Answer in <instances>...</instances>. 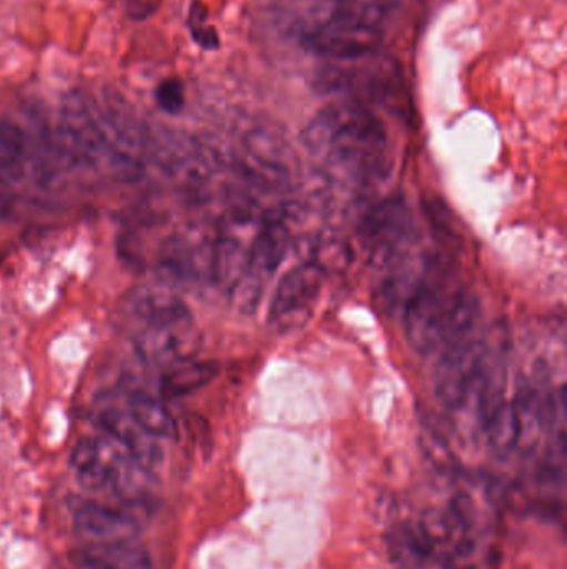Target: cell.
<instances>
[{
    "instance_id": "9",
    "label": "cell",
    "mask_w": 567,
    "mask_h": 569,
    "mask_svg": "<svg viewBox=\"0 0 567 569\" xmlns=\"http://www.w3.org/2000/svg\"><path fill=\"white\" fill-rule=\"evenodd\" d=\"M292 230L286 226L283 217H270L265 229L260 233L252 256H250L249 269L245 276L236 284L232 295H235L236 303L243 310H253L259 303L260 293L266 282L272 279L292 246Z\"/></svg>"
},
{
    "instance_id": "5",
    "label": "cell",
    "mask_w": 567,
    "mask_h": 569,
    "mask_svg": "<svg viewBox=\"0 0 567 569\" xmlns=\"http://www.w3.org/2000/svg\"><path fill=\"white\" fill-rule=\"evenodd\" d=\"M315 87L323 93H345L346 99L360 100L366 106L376 103L402 117H408L412 110L402 70L392 59L376 53L345 62H330L316 73Z\"/></svg>"
},
{
    "instance_id": "10",
    "label": "cell",
    "mask_w": 567,
    "mask_h": 569,
    "mask_svg": "<svg viewBox=\"0 0 567 569\" xmlns=\"http://www.w3.org/2000/svg\"><path fill=\"white\" fill-rule=\"evenodd\" d=\"M200 335L193 318L172 323L142 327L133 338V347L149 367L169 368L180 361L192 360L199 348Z\"/></svg>"
},
{
    "instance_id": "6",
    "label": "cell",
    "mask_w": 567,
    "mask_h": 569,
    "mask_svg": "<svg viewBox=\"0 0 567 569\" xmlns=\"http://www.w3.org/2000/svg\"><path fill=\"white\" fill-rule=\"evenodd\" d=\"M415 217L403 197L372 206L360 220L358 239L369 266L386 270L413 249Z\"/></svg>"
},
{
    "instance_id": "26",
    "label": "cell",
    "mask_w": 567,
    "mask_h": 569,
    "mask_svg": "<svg viewBox=\"0 0 567 569\" xmlns=\"http://www.w3.org/2000/svg\"><path fill=\"white\" fill-rule=\"evenodd\" d=\"M190 30L193 39L203 47V49H216L219 47V36L216 30L206 23V10L202 3L195 2L190 9Z\"/></svg>"
},
{
    "instance_id": "17",
    "label": "cell",
    "mask_w": 567,
    "mask_h": 569,
    "mask_svg": "<svg viewBox=\"0 0 567 569\" xmlns=\"http://www.w3.org/2000/svg\"><path fill=\"white\" fill-rule=\"evenodd\" d=\"M126 410L130 411L136 423L155 438H175L176 421L166 408L162 397L149 391L133 390L126 397Z\"/></svg>"
},
{
    "instance_id": "15",
    "label": "cell",
    "mask_w": 567,
    "mask_h": 569,
    "mask_svg": "<svg viewBox=\"0 0 567 569\" xmlns=\"http://www.w3.org/2000/svg\"><path fill=\"white\" fill-rule=\"evenodd\" d=\"M129 311L142 327L172 323L192 317L170 284H143L129 298Z\"/></svg>"
},
{
    "instance_id": "25",
    "label": "cell",
    "mask_w": 567,
    "mask_h": 569,
    "mask_svg": "<svg viewBox=\"0 0 567 569\" xmlns=\"http://www.w3.org/2000/svg\"><path fill=\"white\" fill-rule=\"evenodd\" d=\"M156 106L170 116H175L185 107V87L179 79H165L155 90Z\"/></svg>"
},
{
    "instance_id": "1",
    "label": "cell",
    "mask_w": 567,
    "mask_h": 569,
    "mask_svg": "<svg viewBox=\"0 0 567 569\" xmlns=\"http://www.w3.org/2000/svg\"><path fill=\"white\" fill-rule=\"evenodd\" d=\"M303 146L342 179L372 186L389 172V137L372 107L355 99L330 102L302 132Z\"/></svg>"
},
{
    "instance_id": "21",
    "label": "cell",
    "mask_w": 567,
    "mask_h": 569,
    "mask_svg": "<svg viewBox=\"0 0 567 569\" xmlns=\"http://www.w3.org/2000/svg\"><path fill=\"white\" fill-rule=\"evenodd\" d=\"M419 448L423 457L438 473L448 475V477L458 473V458L453 453L448 438L439 430L438 425L423 423Z\"/></svg>"
},
{
    "instance_id": "22",
    "label": "cell",
    "mask_w": 567,
    "mask_h": 569,
    "mask_svg": "<svg viewBox=\"0 0 567 569\" xmlns=\"http://www.w3.org/2000/svg\"><path fill=\"white\" fill-rule=\"evenodd\" d=\"M393 555L403 563H419L426 560L433 553L435 548L432 547L422 528H399L395 531V538L392 541Z\"/></svg>"
},
{
    "instance_id": "14",
    "label": "cell",
    "mask_w": 567,
    "mask_h": 569,
    "mask_svg": "<svg viewBox=\"0 0 567 569\" xmlns=\"http://www.w3.org/2000/svg\"><path fill=\"white\" fill-rule=\"evenodd\" d=\"M75 527L92 543L135 540L140 531L135 515L100 503L82 505L75 513Z\"/></svg>"
},
{
    "instance_id": "11",
    "label": "cell",
    "mask_w": 567,
    "mask_h": 569,
    "mask_svg": "<svg viewBox=\"0 0 567 569\" xmlns=\"http://www.w3.org/2000/svg\"><path fill=\"white\" fill-rule=\"evenodd\" d=\"M97 112L109 146L120 156L143 167L149 136L136 119L132 106L119 93L105 92L103 102H97Z\"/></svg>"
},
{
    "instance_id": "29",
    "label": "cell",
    "mask_w": 567,
    "mask_h": 569,
    "mask_svg": "<svg viewBox=\"0 0 567 569\" xmlns=\"http://www.w3.org/2000/svg\"><path fill=\"white\" fill-rule=\"evenodd\" d=\"M10 207H12V202H10L9 187L0 182V219L9 216Z\"/></svg>"
},
{
    "instance_id": "2",
    "label": "cell",
    "mask_w": 567,
    "mask_h": 569,
    "mask_svg": "<svg viewBox=\"0 0 567 569\" xmlns=\"http://www.w3.org/2000/svg\"><path fill=\"white\" fill-rule=\"evenodd\" d=\"M389 0H330L300 10L293 33L300 46L330 62L378 52Z\"/></svg>"
},
{
    "instance_id": "12",
    "label": "cell",
    "mask_w": 567,
    "mask_h": 569,
    "mask_svg": "<svg viewBox=\"0 0 567 569\" xmlns=\"http://www.w3.org/2000/svg\"><path fill=\"white\" fill-rule=\"evenodd\" d=\"M97 423L109 437H112L117 443L125 448L133 461L145 470H153L162 463V448L159 445V438L146 433L135 418L130 415L126 407L105 403L99 405L95 411Z\"/></svg>"
},
{
    "instance_id": "28",
    "label": "cell",
    "mask_w": 567,
    "mask_h": 569,
    "mask_svg": "<svg viewBox=\"0 0 567 569\" xmlns=\"http://www.w3.org/2000/svg\"><path fill=\"white\" fill-rule=\"evenodd\" d=\"M449 513L456 518L465 530H469L476 523V508L473 498L468 493H458L452 501Z\"/></svg>"
},
{
    "instance_id": "3",
    "label": "cell",
    "mask_w": 567,
    "mask_h": 569,
    "mask_svg": "<svg viewBox=\"0 0 567 569\" xmlns=\"http://www.w3.org/2000/svg\"><path fill=\"white\" fill-rule=\"evenodd\" d=\"M479 313L476 295L439 272L403 310L406 338L418 353L442 355L473 337Z\"/></svg>"
},
{
    "instance_id": "20",
    "label": "cell",
    "mask_w": 567,
    "mask_h": 569,
    "mask_svg": "<svg viewBox=\"0 0 567 569\" xmlns=\"http://www.w3.org/2000/svg\"><path fill=\"white\" fill-rule=\"evenodd\" d=\"M486 437L489 447L498 455H506L518 447L519 428L516 418L515 405L512 401L502 400L498 407L492 411L485 421Z\"/></svg>"
},
{
    "instance_id": "7",
    "label": "cell",
    "mask_w": 567,
    "mask_h": 569,
    "mask_svg": "<svg viewBox=\"0 0 567 569\" xmlns=\"http://www.w3.org/2000/svg\"><path fill=\"white\" fill-rule=\"evenodd\" d=\"M326 270L320 263H300L293 267L276 287L270 303L269 321L275 330L286 331L308 320L322 295Z\"/></svg>"
},
{
    "instance_id": "8",
    "label": "cell",
    "mask_w": 567,
    "mask_h": 569,
    "mask_svg": "<svg viewBox=\"0 0 567 569\" xmlns=\"http://www.w3.org/2000/svg\"><path fill=\"white\" fill-rule=\"evenodd\" d=\"M488 347L485 341L469 337L438 355L433 383L443 407L456 411L468 397L485 368Z\"/></svg>"
},
{
    "instance_id": "23",
    "label": "cell",
    "mask_w": 567,
    "mask_h": 569,
    "mask_svg": "<svg viewBox=\"0 0 567 569\" xmlns=\"http://www.w3.org/2000/svg\"><path fill=\"white\" fill-rule=\"evenodd\" d=\"M456 527H462V525L456 521L452 513H445L442 510L425 511L422 521H419V528H422L423 535L433 548L448 545L455 538Z\"/></svg>"
},
{
    "instance_id": "24",
    "label": "cell",
    "mask_w": 567,
    "mask_h": 569,
    "mask_svg": "<svg viewBox=\"0 0 567 569\" xmlns=\"http://www.w3.org/2000/svg\"><path fill=\"white\" fill-rule=\"evenodd\" d=\"M77 481L83 490L102 491L107 488L113 487L119 480V473L112 465L103 461L100 457L93 463L87 465L82 470H77Z\"/></svg>"
},
{
    "instance_id": "19",
    "label": "cell",
    "mask_w": 567,
    "mask_h": 569,
    "mask_svg": "<svg viewBox=\"0 0 567 569\" xmlns=\"http://www.w3.org/2000/svg\"><path fill=\"white\" fill-rule=\"evenodd\" d=\"M29 146L19 127L0 120V182L10 187L27 173Z\"/></svg>"
},
{
    "instance_id": "16",
    "label": "cell",
    "mask_w": 567,
    "mask_h": 569,
    "mask_svg": "<svg viewBox=\"0 0 567 569\" xmlns=\"http://www.w3.org/2000/svg\"><path fill=\"white\" fill-rule=\"evenodd\" d=\"M87 569H152L149 553L135 540L92 543L77 555Z\"/></svg>"
},
{
    "instance_id": "18",
    "label": "cell",
    "mask_w": 567,
    "mask_h": 569,
    "mask_svg": "<svg viewBox=\"0 0 567 569\" xmlns=\"http://www.w3.org/2000/svg\"><path fill=\"white\" fill-rule=\"evenodd\" d=\"M216 367L210 361L192 360L180 361L165 368L162 380H160V397L163 400L169 398L185 397L200 388L209 385L215 378Z\"/></svg>"
},
{
    "instance_id": "30",
    "label": "cell",
    "mask_w": 567,
    "mask_h": 569,
    "mask_svg": "<svg viewBox=\"0 0 567 569\" xmlns=\"http://www.w3.org/2000/svg\"><path fill=\"white\" fill-rule=\"evenodd\" d=\"M463 569H476L475 567H465Z\"/></svg>"
},
{
    "instance_id": "13",
    "label": "cell",
    "mask_w": 567,
    "mask_h": 569,
    "mask_svg": "<svg viewBox=\"0 0 567 569\" xmlns=\"http://www.w3.org/2000/svg\"><path fill=\"white\" fill-rule=\"evenodd\" d=\"M438 273L432 253L409 250L385 270V279L379 287V303L386 311L405 310L412 298Z\"/></svg>"
},
{
    "instance_id": "4",
    "label": "cell",
    "mask_w": 567,
    "mask_h": 569,
    "mask_svg": "<svg viewBox=\"0 0 567 569\" xmlns=\"http://www.w3.org/2000/svg\"><path fill=\"white\" fill-rule=\"evenodd\" d=\"M57 136L75 166L87 167L103 179L133 182L142 176V166L120 156L107 142L95 99L89 93L72 90L63 97Z\"/></svg>"
},
{
    "instance_id": "27",
    "label": "cell",
    "mask_w": 567,
    "mask_h": 569,
    "mask_svg": "<svg viewBox=\"0 0 567 569\" xmlns=\"http://www.w3.org/2000/svg\"><path fill=\"white\" fill-rule=\"evenodd\" d=\"M100 457H102V453H100L99 443H97L95 440H92V438H82V440H80L72 450L70 465H72V468L75 471L82 470L87 465L99 460Z\"/></svg>"
}]
</instances>
